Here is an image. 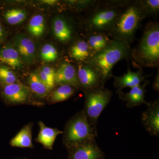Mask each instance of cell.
I'll use <instances>...</instances> for the list:
<instances>
[{
	"label": "cell",
	"instance_id": "obj_1",
	"mask_svg": "<svg viewBox=\"0 0 159 159\" xmlns=\"http://www.w3.org/2000/svg\"><path fill=\"white\" fill-rule=\"evenodd\" d=\"M145 18L139 0L127 1L107 34L112 39L122 41L130 45Z\"/></svg>",
	"mask_w": 159,
	"mask_h": 159
},
{
	"label": "cell",
	"instance_id": "obj_2",
	"mask_svg": "<svg viewBox=\"0 0 159 159\" xmlns=\"http://www.w3.org/2000/svg\"><path fill=\"white\" fill-rule=\"evenodd\" d=\"M131 60L135 67L159 68V24L151 21L145 26L140 41L132 49Z\"/></svg>",
	"mask_w": 159,
	"mask_h": 159
},
{
	"label": "cell",
	"instance_id": "obj_3",
	"mask_svg": "<svg viewBox=\"0 0 159 159\" xmlns=\"http://www.w3.org/2000/svg\"><path fill=\"white\" fill-rule=\"evenodd\" d=\"M127 1H99L87 11L84 20L86 34L108 33Z\"/></svg>",
	"mask_w": 159,
	"mask_h": 159
},
{
	"label": "cell",
	"instance_id": "obj_4",
	"mask_svg": "<svg viewBox=\"0 0 159 159\" xmlns=\"http://www.w3.org/2000/svg\"><path fill=\"white\" fill-rule=\"evenodd\" d=\"M132 51L130 45L122 41L112 39L106 48L94 54L88 61L99 72L105 84L113 76L114 66L120 61L130 59Z\"/></svg>",
	"mask_w": 159,
	"mask_h": 159
},
{
	"label": "cell",
	"instance_id": "obj_5",
	"mask_svg": "<svg viewBox=\"0 0 159 159\" xmlns=\"http://www.w3.org/2000/svg\"><path fill=\"white\" fill-rule=\"evenodd\" d=\"M97 137V131L93 128L82 110L68 122L64 133L63 142L70 149L89 141L95 140Z\"/></svg>",
	"mask_w": 159,
	"mask_h": 159
},
{
	"label": "cell",
	"instance_id": "obj_6",
	"mask_svg": "<svg viewBox=\"0 0 159 159\" xmlns=\"http://www.w3.org/2000/svg\"><path fill=\"white\" fill-rule=\"evenodd\" d=\"M83 91L85 99L84 111L91 125L97 131L98 119L110 102L112 92L106 88L104 85Z\"/></svg>",
	"mask_w": 159,
	"mask_h": 159
},
{
	"label": "cell",
	"instance_id": "obj_7",
	"mask_svg": "<svg viewBox=\"0 0 159 159\" xmlns=\"http://www.w3.org/2000/svg\"><path fill=\"white\" fill-rule=\"evenodd\" d=\"M77 75L80 88L82 89L83 91L105 84L99 72L88 61L78 64Z\"/></svg>",
	"mask_w": 159,
	"mask_h": 159
},
{
	"label": "cell",
	"instance_id": "obj_8",
	"mask_svg": "<svg viewBox=\"0 0 159 159\" xmlns=\"http://www.w3.org/2000/svg\"><path fill=\"white\" fill-rule=\"evenodd\" d=\"M141 122L151 135L159 136V100L149 102L147 109L142 113Z\"/></svg>",
	"mask_w": 159,
	"mask_h": 159
},
{
	"label": "cell",
	"instance_id": "obj_9",
	"mask_svg": "<svg viewBox=\"0 0 159 159\" xmlns=\"http://www.w3.org/2000/svg\"><path fill=\"white\" fill-rule=\"evenodd\" d=\"M137 72L131 70L130 67L128 65L127 73L122 76H113L114 78V87L117 89L116 93L122 91L125 88H133L141 84L144 82L148 77L147 75H144V72L142 68H139Z\"/></svg>",
	"mask_w": 159,
	"mask_h": 159
},
{
	"label": "cell",
	"instance_id": "obj_10",
	"mask_svg": "<svg viewBox=\"0 0 159 159\" xmlns=\"http://www.w3.org/2000/svg\"><path fill=\"white\" fill-rule=\"evenodd\" d=\"M70 159H104V154L95 140L70 148Z\"/></svg>",
	"mask_w": 159,
	"mask_h": 159
},
{
	"label": "cell",
	"instance_id": "obj_11",
	"mask_svg": "<svg viewBox=\"0 0 159 159\" xmlns=\"http://www.w3.org/2000/svg\"><path fill=\"white\" fill-rule=\"evenodd\" d=\"M150 81L145 80L142 84H140L130 89L128 93L121 92L117 93L119 98L126 102V107L129 108H133L141 104H145L148 105L149 102L145 101V93L146 92L145 87L148 85Z\"/></svg>",
	"mask_w": 159,
	"mask_h": 159
},
{
	"label": "cell",
	"instance_id": "obj_12",
	"mask_svg": "<svg viewBox=\"0 0 159 159\" xmlns=\"http://www.w3.org/2000/svg\"><path fill=\"white\" fill-rule=\"evenodd\" d=\"M55 81L59 85L67 84L75 89L80 88L77 68L70 63H62L55 72Z\"/></svg>",
	"mask_w": 159,
	"mask_h": 159
},
{
	"label": "cell",
	"instance_id": "obj_13",
	"mask_svg": "<svg viewBox=\"0 0 159 159\" xmlns=\"http://www.w3.org/2000/svg\"><path fill=\"white\" fill-rule=\"evenodd\" d=\"M1 87V95L8 102L11 103H23L28 99L29 90L21 84L15 83Z\"/></svg>",
	"mask_w": 159,
	"mask_h": 159
},
{
	"label": "cell",
	"instance_id": "obj_14",
	"mask_svg": "<svg viewBox=\"0 0 159 159\" xmlns=\"http://www.w3.org/2000/svg\"><path fill=\"white\" fill-rule=\"evenodd\" d=\"M15 44L21 58L28 63H32L35 59V46L30 38L24 35L16 37Z\"/></svg>",
	"mask_w": 159,
	"mask_h": 159
},
{
	"label": "cell",
	"instance_id": "obj_15",
	"mask_svg": "<svg viewBox=\"0 0 159 159\" xmlns=\"http://www.w3.org/2000/svg\"><path fill=\"white\" fill-rule=\"evenodd\" d=\"M0 64L14 69L21 66V60L17 50L7 44L0 46Z\"/></svg>",
	"mask_w": 159,
	"mask_h": 159
},
{
	"label": "cell",
	"instance_id": "obj_16",
	"mask_svg": "<svg viewBox=\"0 0 159 159\" xmlns=\"http://www.w3.org/2000/svg\"><path fill=\"white\" fill-rule=\"evenodd\" d=\"M70 57L79 63L87 62L93 57L89 47L84 39H79L71 46L69 51Z\"/></svg>",
	"mask_w": 159,
	"mask_h": 159
},
{
	"label": "cell",
	"instance_id": "obj_17",
	"mask_svg": "<svg viewBox=\"0 0 159 159\" xmlns=\"http://www.w3.org/2000/svg\"><path fill=\"white\" fill-rule=\"evenodd\" d=\"M52 28L54 36L59 41L68 43L73 38V30L65 19L61 16L55 17L53 21Z\"/></svg>",
	"mask_w": 159,
	"mask_h": 159
},
{
	"label": "cell",
	"instance_id": "obj_18",
	"mask_svg": "<svg viewBox=\"0 0 159 159\" xmlns=\"http://www.w3.org/2000/svg\"><path fill=\"white\" fill-rule=\"evenodd\" d=\"M84 39L88 44L93 56L106 48L112 40L105 33H88L85 34Z\"/></svg>",
	"mask_w": 159,
	"mask_h": 159
},
{
	"label": "cell",
	"instance_id": "obj_19",
	"mask_svg": "<svg viewBox=\"0 0 159 159\" xmlns=\"http://www.w3.org/2000/svg\"><path fill=\"white\" fill-rule=\"evenodd\" d=\"M40 131L37 137V142L46 148L52 149L55 139L58 135L63 133L57 129L47 127L43 122H39Z\"/></svg>",
	"mask_w": 159,
	"mask_h": 159
},
{
	"label": "cell",
	"instance_id": "obj_20",
	"mask_svg": "<svg viewBox=\"0 0 159 159\" xmlns=\"http://www.w3.org/2000/svg\"><path fill=\"white\" fill-rule=\"evenodd\" d=\"M31 137V125H26L11 139L10 145L14 147L31 148L32 147Z\"/></svg>",
	"mask_w": 159,
	"mask_h": 159
},
{
	"label": "cell",
	"instance_id": "obj_21",
	"mask_svg": "<svg viewBox=\"0 0 159 159\" xmlns=\"http://www.w3.org/2000/svg\"><path fill=\"white\" fill-rule=\"evenodd\" d=\"M2 16L4 21L7 24L14 25L24 21L27 17V14L22 9H10L3 11Z\"/></svg>",
	"mask_w": 159,
	"mask_h": 159
},
{
	"label": "cell",
	"instance_id": "obj_22",
	"mask_svg": "<svg viewBox=\"0 0 159 159\" xmlns=\"http://www.w3.org/2000/svg\"><path fill=\"white\" fill-rule=\"evenodd\" d=\"M29 83L31 90L39 97H45L50 90L40 79L37 73H32L30 74Z\"/></svg>",
	"mask_w": 159,
	"mask_h": 159
},
{
	"label": "cell",
	"instance_id": "obj_23",
	"mask_svg": "<svg viewBox=\"0 0 159 159\" xmlns=\"http://www.w3.org/2000/svg\"><path fill=\"white\" fill-rule=\"evenodd\" d=\"M75 88L67 84L60 85L59 87L51 94V101L53 102H59L65 101L70 98L75 93Z\"/></svg>",
	"mask_w": 159,
	"mask_h": 159
},
{
	"label": "cell",
	"instance_id": "obj_24",
	"mask_svg": "<svg viewBox=\"0 0 159 159\" xmlns=\"http://www.w3.org/2000/svg\"><path fill=\"white\" fill-rule=\"evenodd\" d=\"M44 19L41 15H35L32 16L28 26L29 33L35 37H39L44 31Z\"/></svg>",
	"mask_w": 159,
	"mask_h": 159
},
{
	"label": "cell",
	"instance_id": "obj_25",
	"mask_svg": "<svg viewBox=\"0 0 159 159\" xmlns=\"http://www.w3.org/2000/svg\"><path fill=\"white\" fill-rule=\"evenodd\" d=\"M139 2L145 18L158 16L159 13V0H139Z\"/></svg>",
	"mask_w": 159,
	"mask_h": 159
},
{
	"label": "cell",
	"instance_id": "obj_26",
	"mask_svg": "<svg viewBox=\"0 0 159 159\" xmlns=\"http://www.w3.org/2000/svg\"><path fill=\"white\" fill-rule=\"evenodd\" d=\"M16 77L14 72L8 66L0 64V86L15 83Z\"/></svg>",
	"mask_w": 159,
	"mask_h": 159
},
{
	"label": "cell",
	"instance_id": "obj_27",
	"mask_svg": "<svg viewBox=\"0 0 159 159\" xmlns=\"http://www.w3.org/2000/svg\"><path fill=\"white\" fill-rule=\"evenodd\" d=\"M40 54L42 59L47 62L54 61L57 59L58 56L57 49L51 44H46L43 46Z\"/></svg>",
	"mask_w": 159,
	"mask_h": 159
},
{
	"label": "cell",
	"instance_id": "obj_28",
	"mask_svg": "<svg viewBox=\"0 0 159 159\" xmlns=\"http://www.w3.org/2000/svg\"><path fill=\"white\" fill-rule=\"evenodd\" d=\"M37 74L41 80L50 90L54 88L55 84V80L51 79L41 70Z\"/></svg>",
	"mask_w": 159,
	"mask_h": 159
},
{
	"label": "cell",
	"instance_id": "obj_29",
	"mask_svg": "<svg viewBox=\"0 0 159 159\" xmlns=\"http://www.w3.org/2000/svg\"><path fill=\"white\" fill-rule=\"evenodd\" d=\"M41 70L49 76L51 79L55 80V72H56L53 68L49 66H44Z\"/></svg>",
	"mask_w": 159,
	"mask_h": 159
},
{
	"label": "cell",
	"instance_id": "obj_30",
	"mask_svg": "<svg viewBox=\"0 0 159 159\" xmlns=\"http://www.w3.org/2000/svg\"><path fill=\"white\" fill-rule=\"evenodd\" d=\"M6 31L2 22L0 20V46L2 44L6 38Z\"/></svg>",
	"mask_w": 159,
	"mask_h": 159
},
{
	"label": "cell",
	"instance_id": "obj_31",
	"mask_svg": "<svg viewBox=\"0 0 159 159\" xmlns=\"http://www.w3.org/2000/svg\"><path fill=\"white\" fill-rule=\"evenodd\" d=\"M153 88L156 91L159 92V71L158 70L156 76L155 77V80L153 83Z\"/></svg>",
	"mask_w": 159,
	"mask_h": 159
},
{
	"label": "cell",
	"instance_id": "obj_32",
	"mask_svg": "<svg viewBox=\"0 0 159 159\" xmlns=\"http://www.w3.org/2000/svg\"><path fill=\"white\" fill-rule=\"evenodd\" d=\"M43 2L44 3L53 5V4H55V3L57 2V1H55V0H48V1H44Z\"/></svg>",
	"mask_w": 159,
	"mask_h": 159
}]
</instances>
